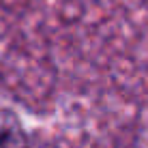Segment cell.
Segmentation results:
<instances>
[{
	"instance_id": "obj_1",
	"label": "cell",
	"mask_w": 148,
	"mask_h": 148,
	"mask_svg": "<svg viewBox=\"0 0 148 148\" xmlns=\"http://www.w3.org/2000/svg\"><path fill=\"white\" fill-rule=\"evenodd\" d=\"M0 148H34L24 118L9 105H0Z\"/></svg>"
}]
</instances>
